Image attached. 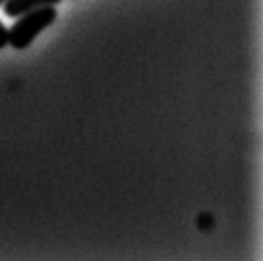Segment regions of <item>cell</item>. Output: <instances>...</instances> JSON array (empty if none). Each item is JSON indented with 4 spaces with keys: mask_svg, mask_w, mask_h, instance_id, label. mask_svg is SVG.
<instances>
[{
    "mask_svg": "<svg viewBox=\"0 0 263 261\" xmlns=\"http://www.w3.org/2000/svg\"><path fill=\"white\" fill-rule=\"evenodd\" d=\"M57 18V10L52 5L39 7L21 15V18L9 29V44L17 50L27 49L44 29L52 25Z\"/></svg>",
    "mask_w": 263,
    "mask_h": 261,
    "instance_id": "1",
    "label": "cell"
},
{
    "mask_svg": "<svg viewBox=\"0 0 263 261\" xmlns=\"http://www.w3.org/2000/svg\"><path fill=\"white\" fill-rule=\"evenodd\" d=\"M62 0H5L4 2V14L7 17H21L30 10H35L46 5H59Z\"/></svg>",
    "mask_w": 263,
    "mask_h": 261,
    "instance_id": "2",
    "label": "cell"
},
{
    "mask_svg": "<svg viewBox=\"0 0 263 261\" xmlns=\"http://www.w3.org/2000/svg\"><path fill=\"white\" fill-rule=\"evenodd\" d=\"M9 44V29L0 22V49H4Z\"/></svg>",
    "mask_w": 263,
    "mask_h": 261,
    "instance_id": "3",
    "label": "cell"
},
{
    "mask_svg": "<svg viewBox=\"0 0 263 261\" xmlns=\"http://www.w3.org/2000/svg\"><path fill=\"white\" fill-rule=\"evenodd\" d=\"M4 2H5V0H0V5H4Z\"/></svg>",
    "mask_w": 263,
    "mask_h": 261,
    "instance_id": "4",
    "label": "cell"
}]
</instances>
